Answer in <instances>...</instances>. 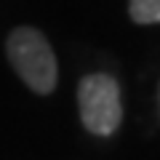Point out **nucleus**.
<instances>
[{"label": "nucleus", "mask_w": 160, "mask_h": 160, "mask_svg": "<svg viewBox=\"0 0 160 160\" xmlns=\"http://www.w3.org/2000/svg\"><path fill=\"white\" fill-rule=\"evenodd\" d=\"M6 56L32 93L46 96L59 83V64L48 38L35 27H16L6 38Z\"/></svg>", "instance_id": "nucleus-1"}, {"label": "nucleus", "mask_w": 160, "mask_h": 160, "mask_svg": "<svg viewBox=\"0 0 160 160\" xmlns=\"http://www.w3.org/2000/svg\"><path fill=\"white\" fill-rule=\"evenodd\" d=\"M78 112L88 133L112 136L123 123L118 80L107 72H91L78 83Z\"/></svg>", "instance_id": "nucleus-2"}, {"label": "nucleus", "mask_w": 160, "mask_h": 160, "mask_svg": "<svg viewBox=\"0 0 160 160\" xmlns=\"http://www.w3.org/2000/svg\"><path fill=\"white\" fill-rule=\"evenodd\" d=\"M128 16L136 24H160V0H128Z\"/></svg>", "instance_id": "nucleus-3"}]
</instances>
